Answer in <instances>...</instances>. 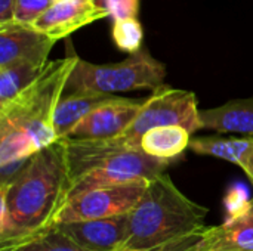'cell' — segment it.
<instances>
[{
    "label": "cell",
    "instance_id": "7a4b0ae2",
    "mask_svg": "<svg viewBox=\"0 0 253 251\" xmlns=\"http://www.w3.org/2000/svg\"><path fill=\"white\" fill-rule=\"evenodd\" d=\"M209 209L190 200L165 172L148 180L147 189L127 213L125 249L159 250L200 238Z\"/></svg>",
    "mask_w": 253,
    "mask_h": 251
},
{
    "label": "cell",
    "instance_id": "ffe728a7",
    "mask_svg": "<svg viewBox=\"0 0 253 251\" xmlns=\"http://www.w3.org/2000/svg\"><path fill=\"white\" fill-rule=\"evenodd\" d=\"M56 0H16L13 21L33 25V22L42 16Z\"/></svg>",
    "mask_w": 253,
    "mask_h": 251
},
{
    "label": "cell",
    "instance_id": "ba28073f",
    "mask_svg": "<svg viewBox=\"0 0 253 251\" xmlns=\"http://www.w3.org/2000/svg\"><path fill=\"white\" fill-rule=\"evenodd\" d=\"M147 99L113 96L87 112L67 138L105 139L123 133L136 118Z\"/></svg>",
    "mask_w": 253,
    "mask_h": 251
},
{
    "label": "cell",
    "instance_id": "6da1fadb",
    "mask_svg": "<svg viewBox=\"0 0 253 251\" xmlns=\"http://www.w3.org/2000/svg\"><path fill=\"white\" fill-rule=\"evenodd\" d=\"M70 164L65 138L27 160L0 185V244L31 237L55 223L68 200Z\"/></svg>",
    "mask_w": 253,
    "mask_h": 251
},
{
    "label": "cell",
    "instance_id": "52a82bcc",
    "mask_svg": "<svg viewBox=\"0 0 253 251\" xmlns=\"http://www.w3.org/2000/svg\"><path fill=\"white\" fill-rule=\"evenodd\" d=\"M147 185V179H139L83 192L61 209L53 225L127 215L145 192Z\"/></svg>",
    "mask_w": 253,
    "mask_h": 251
},
{
    "label": "cell",
    "instance_id": "8992f818",
    "mask_svg": "<svg viewBox=\"0 0 253 251\" xmlns=\"http://www.w3.org/2000/svg\"><path fill=\"white\" fill-rule=\"evenodd\" d=\"M170 163V160H162L148 155L142 151L141 146L114 152L99 160L84 175H82L71 183L67 203L71 198L95 188L119 185L139 179L151 180L156 176L165 173Z\"/></svg>",
    "mask_w": 253,
    "mask_h": 251
},
{
    "label": "cell",
    "instance_id": "e0dca14e",
    "mask_svg": "<svg viewBox=\"0 0 253 251\" xmlns=\"http://www.w3.org/2000/svg\"><path fill=\"white\" fill-rule=\"evenodd\" d=\"M0 251H89L79 246L58 225H52L31 237L4 244Z\"/></svg>",
    "mask_w": 253,
    "mask_h": 251
},
{
    "label": "cell",
    "instance_id": "7402d4cb",
    "mask_svg": "<svg viewBox=\"0 0 253 251\" xmlns=\"http://www.w3.org/2000/svg\"><path fill=\"white\" fill-rule=\"evenodd\" d=\"M252 198L248 197V192L243 186H234L233 189H230L225 204L228 209V216H234L243 210H246L251 204Z\"/></svg>",
    "mask_w": 253,
    "mask_h": 251
},
{
    "label": "cell",
    "instance_id": "cb8c5ba5",
    "mask_svg": "<svg viewBox=\"0 0 253 251\" xmlns=\"http://www.w3.org/2000/svg\"><path fill=\"white\" fill-rule=\"evenodd\" d=\"M199 240V238H197ZM197 240H193V241H188V243H184L181 246H176L175 249H172L170 251H196V243Z\"/></svg>",
    "mask_w": 253,
    "mask_h": 251
},
{
    "label": "cell",
    "instance_id": "8fae6325",
    "mask_svg": "<svg viewBox=\"0 0 253 251\" xmlns=\"http://www.w3.org/2000/svg\"><path fill=\"white\" fill-rule=\"evenodd\" d=\"M79 246L89 251H116L123 247L127 237V215L58 223Z\"/></svg>",
    "mask_w": 253,
    "mask_h": 251
},
{
    "label": "cell",
    "instance_id": "2e32d148",
    "mask_svg": "<svg viewBox=\"0 0 253 251\" xmlns=\"http://www.w3.org/2000/svg\"><path fill=\"white\" fill-rule=\"evenodd\" d=\"M116 95L105 93H79V95H62L53 117L55 132L58 139L67 138L77 123L90 112L95 107L108 101Z\"/></svg>",
    "mask_w": 253,
    "mask_h": 251
},
{
    "label": "cell",
    "instance_id": "277c9868",
    "mask_svg": "<svg viewBox=\"0 0 253 251\" xmlns=\"http://www.w3.org/2000/svg\"><path fill=\"white\" fill-rule=\"evenodd\" d=\"M77 59L74 50L68 49L65 58L49 61L30 86L0 104V138L22 141L33 154L58 139L53 117Z\"/></svg>",
    "mask_w": 253,
    "mask_h": 251
},
{
    "label": "cell",
    "instance_id": "4fadbf2b",
    "mask_svg": "<svg viewBox=\"0 0 253 251\" xmlns=\"http://www.w3.org/2000/svg\"><path fill=\"white\" fill-rule=\"evenodd\" d=\"M202 129L253 136V98L233 99L221 107L200 109Z\"/></svg>",
    "mask_w": 253,
    "mask_h": 251
},
{
    "label": "cell",
    "instance_id": "5b68a950",
    "mask_svg": "<svg viewBox=\"0 0 253 251\" xmlns=\"http://www.w3.org/2000/svg\"><path fill=\"white\" fill-rule=\"evenodd\" d=\"M165 78L166 67L145 49L130 53L125 61L116 64L98 65L79 58L67 78L62 95H114L138 89L156 90L163 84Z\"/></svg>",
    "mask_w": 253,
    "mask_h": 251
},
{
    "label": "cell",
    "instance_id": "603a6c76",
    "mask_svg": "<svg viewBox=\"0 0 253 251\" xmlns=\"http://www.w3.org/2000/svg\"><path fill=\"white\" fill-rule=\"evenodd\" d=\"M16 0H0V25L13 21Z\"/></svg>",
    "mask_w": 253,
    "mask_h": 251
},
{
    "label": "cell",
    "instance_id": "ac0fdd59",
    "mask_svg": "<svg viewBox=\"0 0 253 251\" xmlns=\"http://www.w3.org/2000/svg\"><path fill=\"white\" fill-rule=\"evenodd\" d=\"M44 70L43 65L19 59L0 67V104L10 101L27 86H30Z\"/></svg>",
    "mask_w": 253,
    "mask_h": 251
},
{
    "label": "cell",
    "instance_id": "9a60e30c",
    "mask_svg": "<svg viewBox=\"0 0 253 251\" xmlns=\"http://www.w3.org/2000/svg\"><path fill=\"white\" fill-rule=\"evenodd\" d=\"M190 136L191 133L182 126H160L144 133L141 148L148 155L172 161L190 148Z\"/></svg>",
    "mask_w": 253,
    "mask_h": 251
},
{
    "label": "cell",
    "instance_id": "5bb4252c",
    "mask_svg": "<svg viewBox=\"0 0 253 251\" xmlns=\"http://www.w3.org/2000/svg\"><path fill=\"white\" fill-rule=\"evenodd\" d=\"M190 149L199 155H209L239 166L246 176L253 170V136L191 138Z\"/></svg>",
    "mask_w": 253,
    "mask_h": 251
},
{
    "label": "cell",
    "instance_id": "484cf974",
    "mask_svg": "<svg viewBox=\"0 0 253 251\" xmlns=\"http://www.w3.org/2000/svg\"><path fill=\"white\" fill-rule=\"evenodd\" d=\"M248 178L251 179V182H252V183H253V170H252V172H251V175H248Z\"/></svg>",
    "mask_w": 253,
    "mask_h": 251
},
{
    "label": "cell",
    "instance_id": "3957f363",
    "mask_svg": "<svg viewBox=\"0 0 253 251\" xmlns=\"http://www.w3.org/2000/svg\"><path fill=\"white\" fill-rule=\"evenodd\" d=\"M197 98L194 92L157 87L145 101L133 123L120 135L105 139L65 138L70 164V186L99 160L125 149L139 148L141 138L150 129L160 126H182L191 135L202 129Z\"/></svg>",
    "mask_w": 253,
    "mask_h": 251
},
{
    "label": "cell",
    "instance_id": "9c48e42d",
    "mask_svg": "<svg viewBox=\"0 0 253 251\" xmlns=\"http://www.w3.org/2000/svg\"><path fill=\"white\" fill-rule=\"evenodd\" d=\"M105 16L108 10L98 0H56L33 27L58 41Z\"/></svg>",
    "mask_w": 253,
    "mask_h": 251
},
{
    "label": "cell",
    "instance_id": "30bf717a",
    "mask_svg": "<svg viewBox=\"0 0 253 251\" xmlns=\"http://www.w3.org/2000/svg\"><path fill=\"white\" fill-rule=\"evenodd\" d=\"M56 40L33 25L10 21L0 25V67L27 59L46 67Z\"/></svg>",
    "mask_w": 253,
    "mask_h": 251
},
{
    "label": "cell",
    "instance_id": "44dd1931",
    "mask_svg": "<svg viewBox=\"0 0 253 251\" xmlns=\"http://www.w3.org/2000/svg\"><path fill=\"white\" fill-rule=\"evenodd\" d=\"M104 6L108 15L116 19L130 18L138 15L139 0H104Z\"/></svg>",
    "mask_w": 253,
    "mask_h": 251
},
{
    "label": "cell",
    "instance_id": "7c38bea8",
    "mask_svg": "<svg viewBox=\"0 0 253 251\" xmlns=\"http://www.w3.org/2000/svg\"><path fill=\"white\" fill-rule=\"evenodd\" d=\"M196 251H253V198L246 210L206 228L196 243Z\"/></svg>",
    "mask_w": 253,
    "mask_h": 251
},
{
    "label": "cell",
    "instance_id": "d6986e66",
    "mask_svg": "<svg viewBox=\"0 0 253 251\" xmlns=\"http://www.w3.org/2000/svg\"><path fill=\"white\" fill-rule=\"evenodd\" d=\"M114 44L127 53H136L144 43V30L136 16L116 19L111 30Z\"/></svg>",
    "mask_w": 253,
    "mask_h": 251
},
{
    "label": "cell",
    "instance_id": "d4e9b609",
    "mask_svg": "<svg viewBox=\"0 0 253 251\" xmlns=\"http://www.w3.org/2000/svg\"><path fill=\"white\" fill-rule=\"evenodd\" d=\"M172 249H175V247H170V249H159V250H135V249H125V247H122V249H119V250L116 251H170Z\"/></svg>",
    "mask_w": 253,
    "mask_h": 251
}]
</instances>
